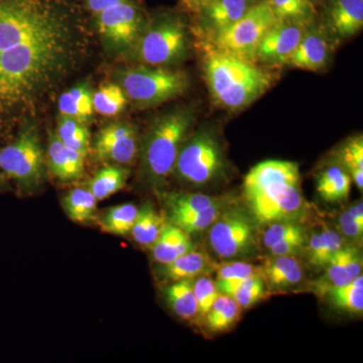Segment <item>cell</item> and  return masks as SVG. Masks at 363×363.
I'll return each mask as SVG.
<instances>
[{
	"instance_id": "obj_1",
	"label": "cell",
	"mask_w": 363,
	"mask_h": 363,
	"mask_svg": "<svg viewBox=\"0 0 363 363\" xmlns=\"http://www.w3.org/2000/svg\"><path fill=\"white\" fill-rule=\"evenodd\" d=\"M92 33L80 0H0V128L35 121L89 58Z\"/></svg>"
},
{
	"instance_id": "obj_2",
	"label": "cell",
	"mask_w": 363,
	"mask_h": 363,
	"mask_svg": "<svg viewBox=\"0 0 363 363\" xmlns=\"http://www.w3.org/2000/svg\"><path fill=\"white\" fill-rule=\"evenodd\" d=\"M243 195L250 214L262 225L303 218L307 202L301 191L300 169L296 162L269 160L245 177Z\"/></svg>"
},
{
	"instance_id": "obj_3",
	"label": "cell",
	"mask_w": 363,
	"mask_h": 363,
	"mask_svg": "<svg viewBox=\"0 0 363 363\" xmlns=\"http://www.w3.org/2000/svg\"><path fill=\"white\" fill-rule=\"evenodd\" d=\"M202 69L214 104L238 111L259 99L271 88L272 74L255 62L238 58L202 42Z\"/></svg>"
},
{
	"instance_id": "obj_4",
	"label": "cell",
	"mask_w": 363,
	"mask_h": 363,
	"mask_svg": "<svg viewBox=\"0 0 363 363\" xmlns=\"http://www.w3.org/2000/svg\"><path fill=\"white\" fill-rule=\"evenodd\" d=\"M195 112L179 106L156 118L143 138L142 172L150 185H162L173 175L179 152L192 133Z\"/></svg>"
},
{
	"instance_id": "obj_5",
	"label": "cell",
	"mask_w": 363,
	"mask_h": 363,
	"mask_svg": "<svg viewBox=\"0 0 363 363\" xmlns=\"http://www.w3.org/2000/svg\"><path fill=\"white\" fill-rule=\"evenodd\" d=\"M190 45V32L184 18L173 11H162L147 18L130 52L142 65L167 67L185 59Z\"/></svg>"
},
{
	"instance_id": "obj_6",
	"label": "cell",
	"mask_w": 363,
	"mask_h": 363,
	"mask_svg": "<svg viewBox=\"0 0 363 363\" xmlns=\"http://www.w3.org/2000/svg\"><path fill=\"white\" fill-rule=\"evenodd\" d=\"M116 77L128 99L140 107L155 106L175 99L190 86L185 72L166 67H130L117 72Z\"/></svg>"
},
{
	"instance_id": "obj_7",
	"label": "cell",
	"mask_w": 363,
	"mask_h": 363,
	"mask_svg": "<svg viewBox=\"0 0 363 363\" xmlns=\"http://www.w3.org/2000/svg\"><path fill=\"white\" fill-rule=\"evenodd\" d=\"M226 168L223 147L214 130L191 133L179 152L173 174L179 181L200 187L222 176Z\"/></svg>"
},
{
	"instance_id": "obj_8",
	"label": "cell",
	"mask_w": 363,
	"mask_h": 363,
	"mask_svg": "<svg viewBox=\"0 0 363 363\" xmlns=\"http://www.w3.org/2000/svg\"><path fill=\"white\" fill-rule=\"evenodd\" d=\"M0 171L26 190H35L42 184L45 155L35 121L21 124L16 138L0 150Z\"/></svg>"
},
{
	"instance_id": "obj_9",
	"label": "cell",
	"mask_w": 363,
	"mask_h": 363,
	"mask_svg": "<svg viewBox=\"0 0 363 363\" xmlns=\"http://www.w3.org/2000/svg\"><path fill=\"white\" fill-rule=\"evenodd\" d=\"M147 18L138 0H126L89 18L106 52L121 55L130 51Z\"/></svg>"
},
{
	"instance_id": "obj_10",
	"label": "cell",
	"mask_w": 363,
	"mask_h": 363,
	"mask_svg": "<svg viewBox=\"0 0 363 363\" xmlns=\"http://www.w3.org/2000/svg\"><path fill=\"white\" fill-rule=\"evenodd\" d=\"M278 21L272 9L262 0L259 4H253L233 26L209 37L208 42L220 51L255 62L260 42Z\"/></svg>"
},
{
	"instance_id": "obj_11",
	"label": "cell",
	"mask_w": 363,
	"mask_h": 363,
	"mask_svg": "<svg viewBox=\"0 0 363 363\" xmlns=\"http://www.w3.org/2000/svg\"><path fill=\"white\" fill-rule=\"evenodd\" d=\"M255 219L238 206H224L209 227L210 247L221 259L248 257L257 247Z\"/></svg>"
},
{
	"instance_id": "obj_12",
	"label": "cell",
	"mask_w": 363,
	"mask_h": 363,
	"mask_svg": "<svg viewBox=\"0 0 363 363\" xmlns=\"http://www.w3.org/2000/svg\"><path fill=\"white\" fill-rule=\"evenodd\" d=\"M92 147L99 161L119 166L133 164L138 155V130L126 121L106 124L98 131Z\"/></svg>"
},
{
	"instance_id": "obj_13",
	"label": "cell",
	"mask_w": 363,
	"mask_h": 363,
	"mask_svg": "<svg viewBox=\"0 0 363 363\" xmlns=\"http://www.w3.org/2000/svg\"><path fill=\"white\" fill-rule=\"evenodd\" d=\"M306 26L289 21H278L260 42L255 61L269 66L285 65L302 39Z\"/></svg>"
},
{
	"instance_id": "obj_14",
	"label": "cell",
	"mask_w": 363,
	"mask_h": 363,
	"mask_svg": "<svg viewBox=\"0 0 363 363\" xmlns=\"http://www.w3.org/2000/svg\"><path fill=\"white\" fill-rule=\"evenodd\" d=\"M325 272L317 281V295H323L332 286L347 285L362 274V255L357 247L347 245L339 250L324 267Z\"/></svg>"
},
{
	"instance_id": "obj_15",
	"label": "cell",
	"mask_w": 363,
	"mask_h": 363,
	"mask_svg": "<svg viewBox=\"0 0 363 363\" xmlns=\"http://www.w3.org/2000/svg\"><path fill=\"white\" fill-rule=\"evenodd\" d=\"M307 26L302 39L286 64L301 70L321 71L330 59V42L323 30L317 28H309Z\"/></svg>"
},
{
	"instance_id": "obj_16",
	"label": "cell",
	"mask_w": 363,
	"mask_h": 363,
	"mask_svg": "<svg viewBox=\"0 0 363 363\" xmlns=\"http://www.w3.org/2000/svg\"><path fill=\"white\" fill-rule=\"evenodd\" d=\"M255 4V0H209L196 13L201 18L203 32L209 37L240 20Z\"/></svg>"
},
{
	"instance_id": "obj_17",
	"label": "cell",
	"mask_w": 363,
	"mask_h": 363,
	"mask_svg": "<svg viewBox=\"0 0 363 363\" xmlns=\"http://www.w3.org/2000/svg\"><path fill=\"white\" fill-rule=\"evenodd\" d=\"M85 155L67 147L56 131L49 133L47 147L48 166L52 175L62 182L77 180L84 172Z\"/></svg>"
},
{
	"instance_id": "obj_18",
	"label": "cell",
	"mask_w": 363,
	"mask_h": 363,
	"mask_svg": "<svg viewBox=\"0 0 363 363\" xmlns=\"http://www.w3.org/2000/svg\"><path fill=\"white\" fill-rule=\"evenodd\" d=\"M326 20L327 28L338 39L353 37L363 26V0H330Z\"/></svg>"
},
{
	"instance_id": "obj_19",
	"label": "cell",
	"mask_w": 363,
	"mask_h": 363,
	"mask_svg": "<svg viewBox=\"0 0 363 363\" xmlns=\"http://www.w3.org/2000/svg\"><path fill=\"white\" fill-rule=\"evenodd\" d=\"M262 276L267 288L283 291L302 284L305 267L297 255L271 257L262 267Z\"/></svg>"
},
{
	"instance_id": "obj_20",
	"label": "cell",
	"mask_w": 363,
	"mask_h": 363,
	"mask_svg": "<svg viewBox=\"0 0 363 363\" xmlns=\"http://www.w3.org/2000/svg\"><path fill=\"white\" fill-rule=\"evenodd\" d=\"M214 271V264L207 255L193 250L168 264H162L159 274L166 283L195 279Z\"/></svg>"
},
{
	"instance_id": "obj_21",
	"label": "cell",
	"mask_w": 363,
	"mask_h": 363,
	"mask_svg": "<svg viewBox=\"0 0 363 363\" xmlns=\"http://www.w3.org/2000/svg\"><path fill=\"white\" fill-rule=\"evenodd\" d=\"M152 259L157 264H168L181 255L195 250L190 235L175 224L166 223L159 238L150 247Z\"/></svg>"
},
{
	"instance_id": "obj_22",
	"label": "cell",
	"mask_w": 363,
	"mask_h": 363,
	"mask_svg": "<svg viewBox=\"0 0 363 363\" xmlns=\"http://www.w3.org/2000/svg\"><path fill=\"white\" fill-rule=\"evenodd\" d=\"M345 245V238L337 230L324 225L320 233H314L308 238L304 250L312 267L324 269L332 257Z\"/></svg>"
},
{
	"instance_id": "obj_23",
	"label": "cell",
	"mask_w": 363,
	"mask_h": 363,
	"mask_svg": "<svg viewBox=\"0 0 363 363\" xmlns=\"http://www.w3.org/2000/svg\"><path fill=\"white\" fill-rule=\"evenodd\" d=\"M220 294L230 296L241 309H250L267 295V286L262 276L245 279L215 281Z\"/></svg>"
},
{
	"instance_id": "obj_24",
	"label": "cell",
	"mask_w": 363,
	"mask_h": 363,
	"mask_svg": "<svg viewBox=\"0 0 363 363\" xmlns=\"http://www.w3.org/2000/svg\"><path fill=\"white\" fill-rule=\"evenodd\" d=\"M93 93L94 92L88 83L82 82L73 86L60 95L59 113L87 124L95 112L93 108Z\"/></svg>"
},
{
	"instance_id": "obj_25",
	"label": "cell",
	"mask_w": 363,
	"mask_h": 363,
	"mask_svg": "<svg viewBox=\"0 0 363 363\" xmlns=\"http://www.w3.org/2000/svg\"><path fill=\"white\" fill-rule=\"evenodd\" d=\"M351 177L339 166L332 164L320 172L316 180V190L322 199L327 202H340L350 196Z\"/></svg>"
},
{
	"instance_id": "obj_26",
	"label": "cell",
	"mask_w": 363,
	"mask_h": 363,
	"mask_svg": "<svg viewBox=\"0 0 363 363\" xmlns=\"http://www.w3.org/2000/svg\"><path fill=\"white\" fill-rule=\"evenodd\" d=\"M130 174V169L125 167L108 164L95 174L87 188L97 201H104L125 187Z\"/></svg>"
},
{
	"instance_id": "obj_27",
	"label": "cell",
	"mask_w": 363,
	"mask_h": 363,
	"mask_svg": "<svg viewBox=\"0 0 363 363\" xmlns=\"http://www.w3.org/2000/svg\"><path fill=\"white\" fill-rule=\"evenodd\" d=\"M194 279L169 283L164 291L167 303L177 316L186 321H192L198 317V304L193 290Z\"/></svg>"
},
{
	"instance_id": "obj_28",
	"label": "cell",
	"mask_w": 363,
	"mask_h": 363,
	"mask_svg": "<svg viewBox=\"0 0 363 363\" xmlns=\"http://www.w3.org/2000/svg\"><path fill=\"white\" fill-rule=\"evenodd\" d=\"M166 223L162 215L152 204L147 203L138 209L130 234L138 245L150 248L159 238Z\"/></svg>"
},
{
	"instance_id": "obj_29",
	"label": "cell",
	"mask_w": 363,
	"mask_h": 363,
	"mask_svg": "<svg viewBox=\"0 0 363 363\" xmlns=\"http://www.w3.org/2000/svg\"><path fill=\"white\" fill-rule=\"evenodd\" d=\"M242 309L230 296L219 294L205 316L206 327L212 333H221L233 328L240 319Z\"/></svg>"
},
{
	"instance_id": "obj_30",
	"label": "cell",
	"mask_w": 363,
	"mask_h": 363,
	"mask_svg": "<svg viewBox=\"0 0 363 363\" xmlns=\"http://www.w3.org/2000/svg\"><path fill=\"white\" fill-rule=\"evenodd\" d=\"M322 297H326L335 309L350 314H360L363 311L362 274L347 285L327 289Z\"/></svg>"
},
{
	"instance_id": "obj_31",
	"label": "cell",
	"mask_w": 363,
	"mask_h": 363,
	"mask_svg": "<svg viewBox=\"0 0 363 363\" xmlns=\"http://www.w3.org/2000/svg\"><path fill=\"white\" fill-rule=\"evenodd\" d=\"M97 202L89 189L83 187L73 189L62 199L67 216L76 223H87L94 220Z\"/></svg>"
},
{
	"instance_id": "obj_32",
	"label": "cell",
	"mask_w": 363,
	"mask_h": 363,
	"mask_svg": "<svg viewBox=\"0 0 363 363\" xmlns=\"http://www.w3.org/2000/svg\"><path fill=\"white\" fill-rule=\"evenodd\" d=\"M337 164L342 167L360 191L363 189L362 135L353 136L342 143L335 154Z\"/></svg>"
},
{
	"instance_id": "obj_33",
	"label": "cell",
	"mask_w": 363,
	"mask_h": 363,
	"mask_svg": "<svg viewBox=\"0 0 363 363\" xmlns=\"http://www.w3.org/2000/svg\"><path fill=\"white\" fill-rule=\"evenodd\" d=\"M56 133L64 145L87 157L91 147L90 131L87 124L70 116L59 114Z\"/></svg>"
},
{
	"instance_id": "obj_34",
	"label": "cell",
	"mask_w": 363,
	"mask_h": 363,
	"mask_svg": "<svg viewBox=\"0 0 363 363\" xmlns=\"http://www.w3.org/2000/svg\"><path fill=\"white\" fill-rule=\"evenodd\" d=\"M279 21L308 26L315 16L313 0H264Z\"/></svg>"
},
{
	"instance_id": "obj_35",
	"label": "cell",
	"mask_w": 363,
	"mask_h": 363,
	"mask_svg": "<svg viewBox=\"0 0 363 363\" xmlns=\"http://www.w3.org/2000/svg\"><path fill=\"white\" fill-rule=\"evenodd\" d=\"M138 208L133 203H124L107 209L100 217L99 225L105 233L112 235L126 236L130 234Z\"/></svg>"
},
{
	"instance_id": "obj_36",
	"label": "cell",
	"mask_w": 363,
	"mask_h": 363,
	"mask_svg": "<svg viewBox=\"0 0 363 363\" xmlns=\"http://www.w3.org/2000/svg\"><path fill=\"white\" fill-rule=\"evenodd\" d=\"M225 206L224 199L222 201L212 205V206L202 210V211L192 212V213L171 215L169 222L180 227L189 235L201 233L209 229V227L216 220L221 213L222 209Z\"/></svg>"
},
{
	"instance_id": "obj_37",
	"label": "cell",
	"mask_w": 363,
	"mask_h": 363,
	"mask_svg": "<svg viewBox=\"0 0 363 363\" xmlns=\"http://www.w3.org/2000/svg\"><path fill=\"white\" fill-rule=\"evenodd\" d=\"M128 99L118 84H105L93 93V108L104 116H116L126 108Z\"/></svg>"
},
{
	"instance_id": "obj_38",
	"label": "cell",
	"mask_w": 363,
	"mask_h": 363,
	"mask_svg": "<svg viewBox=\"0 0 363 363\" xmlns=\"http://www.w3.org/2000/svg\"><path fill=\"white\" fill-rule=\"evenodd\" d=\"M223 199L224 198L201 193H171L166 197V204L171 216L202 211Z\"/></svg>"
},
{
	"instance_id": "obj_39",
	"label": "cell",
	"mask_w": 363,
	"mask_h": 363,
	"mask_svg": "<svg viewBox=\"0 0 363 363\" xmlns=\"http://www.w3.org/2000/svg\"><path fill=\"white\" fill-rule=\"evenodd\" d=\"M193 290L198 304L197 319L204 320L214 301L220 293L217 290L216 283L208 274L194 279Z\"/></svg>"
},
{
	"instance_id": "obj_40",
	"label": "cell",
	"mask_w": 363,
	"mask_h": 363,
	"mask_svg": "<svg viewBox=\"0 0 363 363\" xmlns=\"http://www.w3.org/2000/svg\"><path fill=\"white\" fill-rule=\"evenodd\" d=\"M267 226L266 230L262 234V245L267 250L286 238L306 233L304 227L297 221L274 222V223L267 224Z\"/></svg>"
},
{
	"instance_id": "obj_41",
	"label": "cell",
	"mask_w": 363,
	"mask_h": 363,
	"mask_svg": "<svg viewBox=\"0 0 363 363\" xmlns=\"http://www.w3.org/2000/svg\"><path fill=\"white\" fill-rule=\"evenodd\" d=\"M216 281H228V279H245L252 277L262 276V267L248 264L245 262H222L215 264Z\"/></svg>"
},
{
	"instance_id": "obj_42",
	"label": "cell",
	"mask_w": 363,
	"mask_h": 363,
	"mask_svg": "<svg viewBox=\"0 0 363 363\" xmlns=\"http://www.w3.org/2000/svg\"><path fill=\"white\" fill-rule=\"evenodd\" d=\"M307 234L306 233L298 234L292 238L277 243L274 247L269 248L271 257H281V255H298V253L304 250L307 243Z\"/></svg>"
},
{
	"instance_id": "obj_43",
	"label": "cell",
	"mask_w": 363,
	"mask_h": 363,
	"mask_svg": "<svg viewBox=\"0 0 363 363\" xmlns=\"http://www.w3.org/2000/svg\"><path fill=\"white\" fill-rule=\"evenodd\" d=\"M337 229L338 233L345 240H351L352 243H359V240H362L363 228L358 225L346 209H344L339 214Z\"/></svg>"
},
{
	"instance_id": "obj_44",
	"label": "cell",
	"mask_w": 363,
	"mask_h": 363,
	"mask_svg": "<svg viewBox=\"0 0 363 363\" xmlns=\"http://www.w3.org/2000/svg\"><path fill=\"white\" fill-rule=\"evenodd\" d=\"M124 1L126 0H80L85 13L89 18Z\"/></svg>"
},
{
	"instance_id": "obj_45",
	"label": "cell",
	"mask_w": 363,
	"mask_h": 363,
	"mask_svg": "<svg viewBox=\"0 0 363 363\" xmlns=\"http://www.w3.org/2000/svg\"><path fill=\"white\" fill-rule=\"evenodd\" d=\"M346 210H347L348 213L354 219L358 225L363 228V204L362 200L352 203V204L346 208Z\"/></svg>"
},
{
	"instance_id": "obj_46",
	"label": "cell",
	"mask_w": 363,
	"mask_h": 363,
	"mask_svg": "<svg viewBox=\"0 0 363 363\" xmlns=\"http://www.w3.org/2000/svg\"><path fill=\"white\" fill-rule=\"evenodd\" d=\"M198 0H180V6L184 11H191L194 13L196 4Z\"/></svg>"
},
{
	"instance_id": "obj_47",
	"label": "cell",
	"mask_w": 363,
	"mask_h": 363,
	"mask_svg": "<svg viewBox=\"0 0 363 363\" xmlns=\"http://www.w3.org/2000/svg\"><path fill=\"white\" fill-rule=\"evenodd\" d=\"M207 1H209V0H198L197 4H196L194 13H196V11H197L198 9H199V7L201 6L202 4H204L205 2Z\"/></svg>"
},
{
	"instance_id": "obj_48",
	"label": "cell",
	"mask_w": 363,
	"mask_h": 363,
	"mask_svg": "<svg viewBox=\"0 0 363 363\" xmlns=\"http://www.w3.org/2000/svg\"><path fill=\"white\" fill-rule=\"evenodd\" d=\"M2 184H4V177H2L1 173H0V187H1Z\"/></svg>"
}]
</instances>
